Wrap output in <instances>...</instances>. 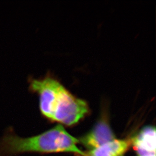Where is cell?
Instances as JSON below:
<instances>
[{
    "label": "cell",
    "mask_w": 156,
    "mask_h": 156,
    "mask_svg": "<svg viewBox=\"0 0 156 156\" xmlns=\"http://www.w3.org/2000/svg\"><path fill=\"white\" fill-rule=\"evenodd\" d=\"M77 139L58 125L32 137L22 138L12 133L0 140V156H13L25 153H50L72 152L86 156L76 146Z\"/></svg>",
    "instance_id": "6da1fadb"
},
{
    "label": "cell",
    "mask_w": 156,
    "mask_h": 156,
    "mask_svg": "<svg viewBox=\"0 0 156 156\" xmlns=\"http://www.w3.org/2000/svg\"><path fill=\"white\" fill-rule=\"evenodd\" d=\"M89 111L85 101L75 97L64 87L58 98L53 121L67 125L77 123Z\"/></svg>",
    "instance_id": "7a4b0ae2"
},
{
    "label": "cell",
    "mask_w": 156,
    "mask_h": 156,
    "mask_svg": "<svg viewBox=\"0 0 156 156\" xmlns=\"http://www.w3.org/2000/svg\"><path fill=\"white\" fill-rule=\"evenodd\" d=\"M63 87L58 80L50 76L30 80V89L39 94L41 113L49 119L53 120L56 101Z\"/></svg>",
    "instance_id": "3957f363"
},
{
    "label": "cell",
    "mask_w": 156,
    "mask_h": 156,
    "mask_svg": "<svg viewBox=\"0 0 156 156\" xmlns=\"http://www.w3.org/2000/svg\"><path fill=\"white\" fill-rule=\"evenodd\" d=\"M115 139V136L109 124L106 121L102 120L81 139L80 142L86 148L91 151Z\"/></svg>",
    "instance_id": "277c9868"
},
{
    "label": "cell",
    "mask_w": 156,
    "mask_h": 156,
    "mask_svg": "<svg viewBox=\"0 0 156 156\" xmlns=\"http://www.w3.org/2000/svg\"><path fill=\"white\" fill-rule=\"evenodd\" d=\"M156 129L147 126L133 140V145L139 156H156Z\"/></svg>",
    "instance_id": "5b68a950"
},
{
    "label": "cell",
    "mask_w": 156,
    "mask_h": 156,
    "mask_svg": "<svg viewBox=\"0 0 156 156\" xmlns=\"http://www.w3.org/2000/svg\"><path fill=\"white\" fill-rule=\"evenodd\" d=\"M130 142L128 140H115L90 151L86 156H123Z\"/></svg>",
    "instance_id": "8992f818"
}]
</instances>
